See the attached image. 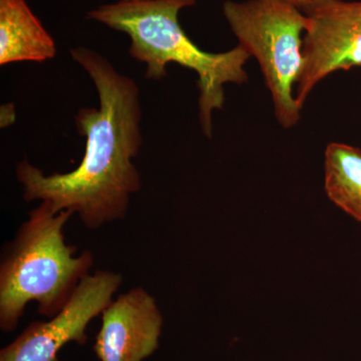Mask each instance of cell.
<instances>
[{
  "label": "cell",
  "instance_id": "obj_5",
  "mask_svg": "<svg viewBox=\"0 0 361 361\" xmlns=\"http://www.w3.org/2000/svg\"><path fill=\"white\" fill-rule=\"evenodd\" d=\"M302 13L308 25L303 37L302 70L295 85L301 109L323 78L334 71L361 66V1L317 0Z\"/></svg>",
  "mask_w": 361,
  "mask_h": 361
},
{
  "label": "cell",
  "instance_id": "obj_12",
  "mask_svg": "<svg viewBox=\"0 0 361 361\" xmlns=\"http://www.w3.org/2000/svg\"><path fill=\"white\" fill-rule=\"evenodd\" d=\"M132 1H139V0H132Z\"/></svg>",
  "mask_w": 361,
  "mask_h": 361
},
{
  "label": "cell",
  "instance_id": "obj_3",
  "mask_svg": "<svg viewBox=\"0 0 361 361\" xmlns=\"http://www.w3.org/2000/svg\"><path fill=\"white\" fill-rule=\"evenodd\" d=\"M75 212L56 213L42 201L30 211L13 241L4 249L0 264V329H16L28 303L51 318L65 307L94 264L92 252L75 256L66 245L63 229Z\"/></svg>",
  "mask_w": 361,
  "mask_h": 361
},
{
  "label": "cell",
  "instance_id": "obj_8",
  "mask_svg": "<svg viewBox=\"0 0 361 361\" xmlns=\"http://www.w3.org/2000/svg\"><path fill=\"white\" fill-rule=\"evenodd\" d=\"M56 56V42L25 0H0V66Z\"/></svg>",
  "mask_w": 361,
  "mask_h": 361
},
{
  "label": "cell",
  "instance_id": "obj_11",
  "mask_svg": "<svg viewBox=\"0 0 361 361\" xmlns=\"http://www.w3.org/2000/svg\"><path fill=\"white\" fill-rule=\"evenodd\" d=\"M285 1L289 2L292 6L298 7L299 9L305 8V7L311 6V4H314L317 0H285Z\"/></svg>",
  "mask_w": 361,
  "mask_h": 361
},
{
  "label": "cell",
  "instance_id": "obj_9",
  "mask_svg": "<svg viewBox=\"0 0 361 361\" xmlns=\"http://www.w3.org/2000/svg\"><path fill=\"white\" fill-rule=\"evenodd\" d=\"M325 191L336 205L361 222V149L339 142L327 146Z\"/></svg>",
  "mask_w": 361,
  "mask_h": 361
},
{
  "label": "cell",
  "instance_id": "obj_7",
  "mask_svg": "<svg viewBox=\"0 0 361 361\" xmlns=\"http://www.w3.org/2000/svg\"><path fill=\"white\" fill-rule=\"evenodd\" d=\"M163 316L142 287L111 301L102 313L94 351L99 361H144L159 348Z\"/></svg>",
  "mask_w": 361,
  "mask_h": 361
},
{
  "label": "cell",
  "instance_id": "obj_10",
  "mask_svg": "<svg viewBox=\"0 0 361 361\" xmlns=\"http://www.w3.org/2000/svg\"><path fill=\"white\" fill-rule=\"evenodd\" d=\"M14 121H16V110H14L13 104H2L1 110H0V127L1 129H6L13 125Z\"/></svg>",
  "mask_w": 361,
  "mask_h": 361
},
{
  "label": "cell",
  "instance_id": "obj_6",
  "mask_svg": "<svg viewBox=\"0 0 361 361\" xmlns=\"http://www.w3.org/2000/svg\"><path fill=\"white\" fill-rule=\"evenodd\" d=\"M123 278L111 271H97L82 280L68 302L49 322L30 323L16 341L0 351V361H59L70 342L85 344L87 329L113 301Z\"/></svg>",
  "mask_w": 361,
  "mask_h": 361
},
{
  "label": "cell",
  "instance_id": "obj_2",
  "mask_svg": "<svg viewBox=\"0 0 361 361\" xmlns=\"http://www.w3.org/2000/svg\"><path fill=\"white\" fill-rule=\"evenodd\" d=\"M196 0H120L90 11L87 18L129 35L130 56L146 65L147 80H161L169 63L194 71L198 75L199 118L206 137L212 135V114L222 110L224 85L248 80L244 65L250 54L238 47L210 54L190 39L179 23V13Z\"/></svg>",
  "mask_w": 361,
  "mask_h": 361
},
{
  "label": "cell",
  "instance_id": "obj_1",
  "mask_svg": "<svg viewBox=\"0 0 361 361\" xmlns=\"http://www.w3.org/2000/svg\"><path fill=\"white\" fill-rule=\"evenodd\" d=\"M71 56L90 75L99 101V108L80 109L75 116L85 139L84 158L75 170L51 175L23 160L16 178L26 202H49L56 213L73 211L85 227L97 229L125 219L130 196L142 188L133 163L142 145L140 89L99 52L77 47Z\"/></svg>",
  "mask_w": 361,
  "mask_h": 361
},
{
  "label": "cell",
  "instance_id": "obj_4",
  "mask_svg": "<svg viewBox=\"0 0 361 361\" xmlns=\"http://www.w3.org/2000/svg\"><path fill=\"white\" fill-rule=\"evenodd\" d=\"M223 13L240 47L257 59L278 122L285 129L293 128L302 110L294 87L302 70L307 16L285 0H228Z\"/></svg>",
  "mask_w": 361,
  "mask_h": 361
}]
</instances>
